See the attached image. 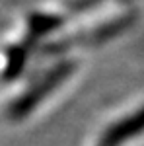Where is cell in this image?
<instances>
[{"instance_id":"cell-1","label":"cell","mask_w":144,"mask_h":146,"mask_svg":"<svg viewBox=\"0 0 144 146\" xmlns=\"http://www.w3.org/2000/svg\"><path fill=\"white\" fill-rule=\"evenodd\" d=\"M74 68H76V64L70 62V60L56 64L49 74H45L43 78L35 84L31 90H27L22 98H18V100L12 103V107H10L12 119H23L25 115H29V113L33 111L35 107H37V105H39V103H41L51 92L55 90L62 80H66L68 76L72 74Z\"/></svg>"},{"instance_id":"cell-2","label":"cell","mask_w":144,"mask_h":146,"mask_svg":"<svg viewBox=\"0 0 144 146\" xmlns=\"http://www.w3.org/2000/svg\"><path fill=\"white\" fill-rule=\"evenodd\" d=\"M140 131H142V111H134L133 115H127L121 121L105 129V133L101 136V146H119L138 136Z\"/></svg>"},{"instance_id":"cell-3","label":"cell","mask_w":144,"mask_h":146,"mask_svg":"<svg viewBox=\"0 0 144 146\" xmlns=\"http://www.w3.org/2000/svg\"><path fill=\"white\" fill-rule=\"evenodd\" d=\"M23 64H25V49L23 47H14L8 53V62L4 68V78L14 80L16 76H20Z\"/></svg>"}]
</instances>
